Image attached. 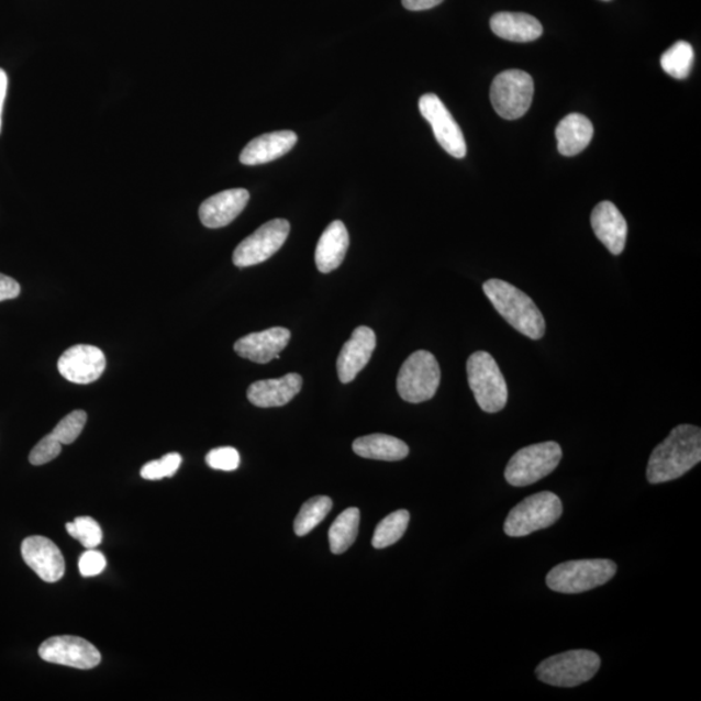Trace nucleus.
<instances>
[{
    "mask_svg": "<svg viewBox=\"0 0 701 701\" xmlns=\"http://www.w3.org/2000/svg\"><path fill=\"white\" fill-rule=\"evenodd\" d=\"M701 461V431L693 425H678L650 454L647 465L649 483L657 485L685 476Z\"/></svg>",
    "mask_w": 701,
    "mask_h": 701,
    "instance_id": "f257e3e1",
    "label": "nucleus"
},
{
    "mask_svg": "<svg viewBox=\"0 0 701 701\" xmlns=\"http://www.w3.org/2000/svg\"><path fill=\"white\" fill-rule=\"evenodd\" d=\"M291 333L285 327H270L260 333H252L235 342L234 350L243 359L257 364H268L280 359L281 350L289 345Z\"/></svg>",
    "mask_w": 701,
    "mask_h": 701,
    "instance_id": "2eb2a0df",
    "label": "nucleus"
},
{
    "mask_svg": "<svg viewBox=\"0 0 701 701\" xmlns=\"http://www.w3.org/2000/svg\"><path fill=\"white\" fill-rule=\"evenodd\" d=\"M612 560H571L556 565L546 578L548 588L561 593H581L599 588L616 576Z\"/></svg>",
    "mask_w": 701,
    "mask_h": 701,
    "instance_id": "7ed1b4c3",
    "label": "nucleus"
},
{
    "mask_svg": "<svg viewBox=\"0 0 701 701\" xmlns=\"http://www.w3.org/2000/svg\"><path fill=\"white\" fill-rule=\"evenodd\" d=\"M20 285L13 278L0 274V302L18 298L20 296Z\"/></svg>",
    "mask_w": 701,
    "mask_h": 701,
    "instance_id": "f704fd0d",
    "label": "nucleus"
},
{
    "mask_svg": "<svg viewBox=\"0 0 701 701\" xmlns=\"http://www.w3.org/2000/svg\"><path fill=\"white\" fill-rule=\"evenodd\" d=\"M7 88H9V77H7L5 71L0 68V132H2V114L7 96Z\"/></svg>",
    "mask_w": 701,
    "mask_h": 701,
    "instance_id": "e433bc0d",
    "label": "nucleus"
},
{
    "mask_svg": "<svg viewBox=\"0 0 701 701\" xmlns=\"http://www.w3.org/2000/svg\"><path fill=\"white\" fill-rule=\"evenodd\" d=\"M410 512H407L405 510H400L389 514V516L379 522L376 527L371 545H374L377 549L396 545V543L405 534L408 524H410Z\"/></svg>",
    "mask_w": 701,
    "mask_h": 701,
    "instance_id": "bb28decb",
    "label": "nucleus"
},
{
    "mask_svg": "<svg viewBox=\"0 0 701 701\" xmlns=\"http://www.w3.org/2000/svg\"><path fill=\"white\" fill-rule=\"evenodd\" d=\"M360 511L357 508H347L337 520L333 522L329 531V545L335 555L345 554L354 545L359 534Z\"/></svg>",
    "mask_w": 701,
    "mask_h": 701,
    "instance_id": "393cba45",
    "label": "nucleus"
},
{
    "mask_svg": "<svg viewBox=\"0 0 701 701\" xmlns=\"http://www.w3.org/2000/svg\"><path fill=\"white\" fill-rule=\"evenodd\" d=\"M419 109L422 118L432 125L435 138L442 148L456 159H463L467 155V143L459 124L442 100L435 94L422 96Z\"/></svg>",
    "mask_w": 701,
    "mask_h": 701,
    "instance_id": "9b49d317",
    "label": "nucleus"
},
{
    "mask_svg": "<svg viewBox=\"0 0 701 701\" xmlns=\"http://www.w3.org/2000/svg\"><path fill=\"white\" fill-rule=\"evenodd\" d=\"M604 2H610V0H604Z\"/></svg>",
    "mask_w": 701,
    "mask_h": 701,
    "instance_id": "4c0bfd02",
    "label": "nucleus"
},
{
    "mask_svg": "<svg viewBox=\"0 0 701 701\" xmlns=\"http://www.w3.org/2000/svg\"><path fill=\"white\" fill-rule=\"evenodd\" d=\"M563 459L559 443L543 442L527 446L512 456L505 468L507 482L525 488L553 474Z\"/></svg>",
    "mask_w": 701,
    "mask_h": 701,
    "instance_id": "0eeeda50",
    "label": "nucleus"
},
{
    "mask_svg": "<svg viewBox=\"0 0 701 701\" xmlns=\"http://www.w3.org/2000/svg\"><path fill=\"white\" fill-rule=\"evenodd\" d=\"M470 390L482 411L497 413L508 400L505 378L496 359L486 350H477L467 363Z\"/></svg>",
    "mask_w": 701,
    "mask_h": 701,
    "instance_id": "39448f33",
    "label": "nucleus"
},
{
    "mask_svg": "<svg viewBox=\"0 0 701 701\" xmlns=\"http://www.w3.org/2000/svg\"><path fill=\"white\" fill-rule=\"evenodd\" d=\"M441 383V368L429 350L413 353L399 370L397 389L408 403L419 404L434 398Z\"/></svg>",
    "mask_w": 701,
    "mask_h": 701,
    "instance_id": "6e6552de",
    "label": "nucleus"
},
{
    "mask_svg": "<svg viewBox=\"0 0 701 701\" xmlns=\"http://www.w3.org/2000/svg\"><path fill=\"white\" fill-rule=\"evenodd\" d=\"M290 233L288 220L276 219L242 241L233 254L234 266L247 268L270 259L280 252Z\"/></svg>",
    "mask_w": 701,
    "mask_h": 701,
    "instance_id": "9d476101",
    "label": "nucleus"
},
{
    "mask_svg": "<svg viewBox=\"0 0 701 701\" xmlns=\"http://www.w3.org/2000/svg\"><path fill=\"white\" fill-rule=\"evenodd\" d=\"M303 378L298 374H289L281 378L263 379L249 386L247 398L249 403L259 408L283 407L302 390Z\"/></svg>",
    "mask_w": 701,
    "mask_h": 701,
    "instance_id": "6ab92c4d",
    "label": "nucleus"
},
{
    "mask_svg": "<svg viewBox=\"0 0 701 701\" xmlns=\"http://www.w3.org/2000/svg\"><path fill=\"white\" fill-rule=\"evenodd\" d=\"M493 34L499 38L511 42H533L543 34V26L539 20L532 14L521 12H499L490 20Z\"/></svg>",
    "mask_w": 701,
    "mask_h": 701,
    "instance_id": "412c9836",
    "label": "nucleus"
},
{
    "mask_svg": "<svg viewBox=\"0 0 701 701\" xmlns=\"http://www.w3.org/2000/svg\"><path fill=\"white\" fill-rule=\"evenodd\" d=\"M105 365L102 349L90 345H77L60 356L57 369L71 383L89 385L102 377Z\"/></svg>",
    "mask_w": 701,
    "mask_h": 701,
    "instance_id": "ddd939ff",
    "label": "nucleus"
},
{
    "mask_svg": "<svg viewBox=\"0 0 701 701\" xmlns=\"http://www.w3.org/2000/svg\"><path fill=\"white\" fill-rule=\"evenodd\" d=\"M693 62H696V53H693L690 43L686 41L677 42L661 56V67L665 74L676 78V80H685L689 77Z\"/></svg>",
    "mask_w": 701,
    "mask_h": 701,
    "instance_id": "a878e982",
    "label": "nucleus"
},
{
    "mask_svg": "<svg viewBox=\"0 0 701 701\" xmlns=\"http://www.w3.org/2000/svg\"><path fill=\"white\" fill-rule=\"evenodd\" d=\"M62 453V443L57 442L52 434L42 438L29 455L32 465H43L56 459Z\"/></svg>",
    "mask_w": 701,
    "mask_h": 701,
    "instance_id": "473e14b6",
    "label": "nucleus"
},
{
    "mask_svg": "<svg viewBox=\"0 0 701 701\" xmlns=\"http://www.w3.org/2000/svg\"><path fill=\"white\" fill-rule=\"evenodd\" d=\"M443 0H402L404 9L410 11H426L439 5Z\"/></svg>",
    "mask_w": 701,
    "mask_h": 701,
    "instance_id": "c9c22d12",
    "label": "nucleus"
},
{
    "mask_svg": "<svg viewBox=\"0 0 701 701\" xmlns=\"http://www.w3.org/2000/svg\"><path fill=\"white\" fill-rule=\"evenodd\" d=\"M353 448L356 455L370 460L399 461L410 454L403 441L386 434L361 436L354 442Z\"/></svg>",
    "mask_w": 701,
    "mask_h": 701,
    "instance_id": "b1692460",
    "label": "nucleus"
},
{
    "mask_svg": "<svg viewBox=\"0 0 701 701\" xmlns=\"http://www.w3.org/2000/svg\"><path fill=\"white\" fill-rule=\"evenodd\" d=\"M249 200V192L245 189H232L219 192L202 203L199 219L205 227H224L240 216Z\"/></svg>",
    "mask_w": 701,
    "mask_h": 701,
    "instance_id": "f3484780",
    "label": "nucleus"
},
{
    "mask_svg": "<svg viewBox=\"0 0 701 701\" xmlns=\"http://www.w3.org/2000/svg\"><path fill=\"white\" fill-rule=\"evenodd\" d=\"M66 527L71 538L80 541L86 549H94L102 543V528H100L94 519L77 518L74 522H69Z\"/></svg>",
    "mask_w": 701,
    "mask_h": 701,
    "instance_id": "c85d7f7f",
    "label": "nucleus"
},
{
    "mask_svg": "<svg viewBox=\"0 0 701 701\" xmlns=\"http://www.w3.org/2000/svg\"><path fill=\"white\" fill-rule=\"evenodd\" d=\"M591 226L598 240L613 255H621L626 246L627 223L617 207L600 202L591 213Z\"/></svg>",
    "mask_w": 701,
    "mask_h": 701,
    "instance_id": "a211bd4d",
    "label": "nucleus"
},
{
    "mask_svg": "<svg viewBox=\"0 0 701 701\" xmlns=\"http://www.w3.org/2000/svg\"><path fill=\"white\" fill-rule=\"evenodd\" d=\"M600 664L599 655L592 650L574 649L548 657L536 667L535 675L555 688H577L596 677Z\"/></svg>",
    "mask_w": 701,
    "mask_h": 701,
    "instance_id": "20e7f679",
    "label": "nucleus"
},
{
    "mask_svg": "<svg viewBox=\"0 0 701 701\" xmlns=\"http://www.w3.org/2000/svg\"><path fill=\"white\" fill-rule=\"evenodd\" d=\"M483 291L493 309L519 333L533 341H538L545 335V318L524 291L498 278L485 282Z\"/></svg>",
    "mask_w": 701,
    "mask_h": 701,
    "instance_id": "f03ea898",
    "label": "nucleus"
},
{
    "mask_svg": "<svg viewBox=\"0 0 701 701\" xmlns=\"http://www.w3.org/2000/svg\"><path fill=\"white\" fill-rule=\"evenodd\" d=\"M38 654L42 660L88 670L98 667L102 655L90 642L78 636H54L42 643Z\"/></svg>",
    "mask_w": 701,
    "mask_h": 701,
    "instance_id": "f8f14e48",
    "label": "nucleus"
},
{
    "mask_svg": "<svg viewBox=\"0 0 701 701\" xmlns=\"http://www.w3.org/2000/svg\"><path fill=\"white\" fill-rule=\"evenodd\" d=\"M333 502L327 497H314L305 502L298 513L294 522V531L298 536L310 534L314 527L325 520L331 513Z\"/></svg>",
    "mask_w": 701,
    "mask_h": 701,
    "instance_id": "cd10ccee",
    "label": "nucleus"
},
{
    "mask_svg": "<svg viewBox=\"0 0 701 701\" xmlns=\"http://www.w3.org/2000/svg\"><path fill=\"white\" fill-rule=\"evenodd\" d=\"M563 503L556 493H534L513 508L504 522V533L513 538L553 526L561 518Z\"/></svg>",
    "mask_w": 701,
    "mask_h": 701,
    "instance_id": "423d86ee",
    "label": "nucleus"
},
{
    "mask_svg": "<svg viewBox=\"0 0 701 701\" xmlns=\"http://www.w3.org/2000/svg\"><path fill=\"white\" fill-rule=\"evenodd\" d=\"M377 345L374 331L368 326L355 329L350 338L342 347L337 369L341 382H353L357 375L367 367Z\"/></svg>",
    "mask_w": 701,
    "mask_h": 701,
    "instance_id": "dca6fc26",
    "label": "nucleus"
},
{
    "mask_svg": "<svg viewBox=\"0 0 701 701\" xmlns=\"http://www.w3.org/2000/svg\"><path fill=\"white\" fill-rule=\"evenodd\" d=\"M21 555L29 568L35 571L42 581L54 583L66 574V561L62 550L45 536H29L21 545Z\"/></svg>",
    "mask_w": 701,
    "mask_h": 701,
    "instance_id": "4468645a",
    "label": "nucleus"
},
{
    "mask_svg": "<svg viewBox=\"0 0 701 701\" xmlns=\"http://www.w3.org/2000/svg\"><path fill=\"white\" fill-rule=\"evenodd\" d=\"M107 560L102 553L94 549L85 550L78 560V569L84 577H96L105 569Z\"/></svg>",
    "mask_w": 701,
    "mask_h": 701,
    "instance_id": "72a5a7b5",
    "label": "nucleus"
},
{
    "mask_svg": "<svg viewBox=\"0 0 701 701\" xmlns=\"http://www.w3.org/2000/svg\"><path fill=\"white\" fill-rule=\"evenodd\" d=\"M348 246L349 235L346 225L342 221H333L321 235L314 256L321 274H331L337 269L345 260Z\"/></svg>",
    "mask_w": 701,
    "mask_h": 701,
    "instance_id": "4be33fe9",
    "label": "nucleus"
},
{
    "mask_svg": "<svg viewBox=\"0 0 701 701\" xmlns=\"http://www.w3.org/2000/svg\"><path fill=\"white\" fill-rule=\"evenodd\" d=\"M593 137L591 121L581 113H570L556 127L557 149L564 156L581 154Z\"/></svg>",
    "mask_w": 701,
    "mask_h": 701,
    "instance_id": "5701e85b",
    "label": "nucleus"
},
{
    "mask_svg": "<svg viewBox=\"0 0 701 701\" xmlns=\"http://www.w3.org/2000/svg\"><path fill=\"white\" fill-rule=\"evenodd\" d=\"M297 142L298 135L291 131L263 134L243 148L240 160L245 166H260L289 154Z\"/></svg>",
    "mask_w": 701,
    "mask_h": 701,
    "instance_id": "aec40b11",
    "label": "nucleus"
},
{
    "mask_svg": "<svg viewBox=\"0 0 701 701\" xmlns=\"http://www.w3.org/2000/svg\"><path fill=\"white\" fill-rule=\"evenodd\" d=\"M534 81L524 70H504L491 85L490 98L493 110L500 118L518 120L531 109Z\"/></svg>",
    "mask_w": 701,
    "mask_h": 701,
    "instance_id": "1a4fd4ad",
    "label": "nucleus"
},
{
    "mask_svg": "<svg viewBox=\"0 0 701 701\" xmlns=\"http://www.w3.org/2000/svg\"><path fill=\"white\" fill-rule=\"evenodd\" d=\"M86 421H88V414H86V412L74 411L67 414L49 434H52L57 442H60L62 445H71V443L81 435Z\"/></svg>",
    "mask_w": 701,
    "mask_h": 701,
    "instance_id": "c756f323",
    "label": "nucleus"
},
{
    "mask_svg": "<svg viewBox=\"0 0 701 701\" xmlns=\"http://www.w3.org/2000/svg\"><path fill=\"white\" fill-rule=\"evenodd\" d=\"M182 457L180 454L171 453L160 460L149 461L141 469L142 478L148 481H157L164 477H174L176 471L180 469Z\"/></svg>",
    "mask_w": 701,
    "mask_h": 701,
    "instance_id": "7c9ffc66",
    "label": "nucleus"
},
{
    "mask_svg": "<svg viewBox=\"0 0 701 701\" xmlns=\"http://www.w3.org/2000/svg\"><path fill=\"white\" fill-rule=\"evenodd\" d=\"M205 463L212 469L233 471L238 469L241 457L238 450L233 447H220L210 450L205 456Z\"/></svg>",
    "mask_w": 701,
    "mask_h": 701,
    "instance_id": "2f4dec72",
    "label": "nucleus"
}]
</instances>
